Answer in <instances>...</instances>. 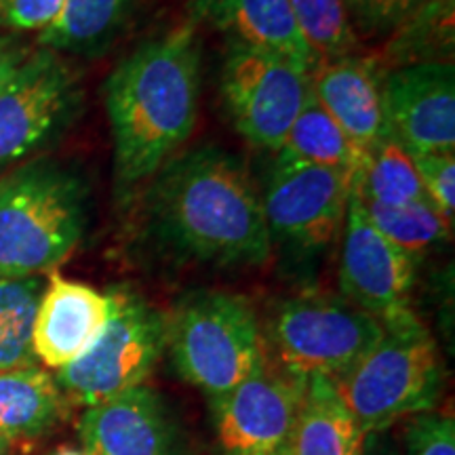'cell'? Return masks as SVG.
I'll use <instances>...</instances> for the list:
<instances>
[{
    "label": "cell",
    "mask_w": 455,
    "mask_h": 455,
    "mask_svg": "<svg viewBox=\"0 0 455 455\" xmlns=\"http://www.w3.org/2000/svg\"><path fill=\"white\" fill-rule=\"evenodd\" d=\"M110 321L55 382L68 405L95 407L140 388L167 348V316L131 289H114Z\"/></svg>",
    "instance_id": "obj_7"
},
{
    "label": "cell",
    "mask_w": 455,
    "mask_h": 455,
    "mask_svg": "<svg viewBox=\"0 0 455 455\" xmlns=\"http://www.w3.org/2000/svg\"><path fill=\"white\" fill-rule=\"evenodd\" d=\"M64 0H0V21L13 30H47L60 15Z\"/></svg>",
    "instance_id": "obj_30"
},
{
    "label": "cell",
    "mask_w": 455,
    "mask_h": 455,
    "mask_svg": "<svg viewBox=\"0 0 455 455\" xmlns=\"http://www.w3.org/2000/svg\"><path fill=\"white\" fill-rule=\"evenodd\" d=\"M158 171L148 192V213L164 243L207 264L268 259L272 236L264 204L241 158L207 146Z\"/></svg>",
    "instance_id": "obj_2"
},
{
    "label": "cell",
    "mask_w": 455,
    "mask_h": 455,
    "mask_svg": "<svg viewBox=\"0 0 455 455\" xmlns=\"http://www.w3.org/2000/svg\"><path fill=\"white\" fill-rule=\"evenodd\" d=\"M352 192L361 201L401 207L426 196L411 152L388 133L367 152L361 173L352 180Z\"/></svg>",
    "instance_id": "obj_23"
},
{
    "label": "cell",
    "mask_w": 455,
    "mask_h": 455,
    "mask_svg": "<svg viewBox=\"0 0 455 455\" xmlns=\"http://www.w3.org/2000/svg\"><path fill=\"white\" fill-rule=\"evenodd\" d=\"M114 308V291H98L51 270L34 318L36 361L55 371L70 365L98 339Z\"/></svg>",
    "instance_id": "obj_14"
},
{
    "label": "cell",
    "mask_w": 455,
    "mask_h": 455,
    "mask_svg": "<svg viewBox=\"0 0 455 455\" xmlns=\"http://www.w3.org/2000/svg\"><path fill=\"white\" fill-rule=\"evenodd\" d=\"M68 407L53 375L38 365L0 371V436L11 445L43 439Z\"/></svg>",
    "instance_id": "obj_18"
},
{
    "label": "cell",
    "mask_w": 455,
    "mask_h": 455,
    "mask_svg": "<svg viewBox=\"0 0 455 455\" xmlns=\"http://www.w3.org/2000/svg\"><path fill=\"white\" fill-rule=\"evenodd\" d=\"M133 9L135 0H64L38 44L55 53L101 55L127 28Z\"/></svg>",
    "instance_id": "obj_20"
},
{
    "label": "cell",
    "mask_w": 455,
    "mask_h": 455,
    "mask_svg": "<svg viewBox=\"0 0 455 455\" xmlns=\"http://www.w3.org/2000/svg\"><path fill=\"white\" fill-rule=\"evenodd\" d=\"M306 382L266 355L251 378L212 407L218 455H289Z\"/></svg>",
    "instance_id": "obj_11"
},
{
    "label": "cell",
    "mask_w": 455,
    "mask_h": 455,
    "mask_svg": "<svg viewBox=\"0 0 455 455\" xmlns=\"http://www.w3.org/2000/svg\"><path fill=\"white\" fill-rule=\"evenodd\" d=\"M355 32L365 36L396 34L432 0H341Z\"/></svg>",
    "instance_id": "obj_27"
},
{
    "label": "cell",
    "mask_w": 455,
    "mask_h": 455,
    "mask_svg": "<svg viewBox=\"0 0 455 455\" xmlns=\"http://www.w3.org/2000/svg\"><path fill=\"white\" fill-rule=\"evenodd\" d=\"M53 455H89L84 449H74V447H61L57 449Z\"/></svg>",
    "instance_id": "obj_33"
},
{
    "label": "cell",
    "mask_w": 455,
    "mask_h": 455,
    "mask_svg": "<svg viewBox=\"0 0 455 455\" xmlns=\"http://www.w3.org/2000/svg\"><path fill=\"white\" fill-rule=\"evenodd\" d=\"M195 13L241 44L315 70L316 61L289 7V0H196Z\"/></svg>",
    "instance_id": "obj_17"
},
{
    "label": "cell",
    "mask_w": 455,
    "mask_h": 455,
    "mask_svg": "<svg viewBox=\"0 0 455 455\" xmlns=\"http://www.w3.org/2000/svg\"><path fill=\"white\" fill-rule=\"evenodd\" d=\"M312 95L361 150L388 135L384 112V72L371 57L346 55L310 72Z\"/></svg>",
    "instance_id": "obj_16"
},
{
    "label": "cell",
    "mask_w": 455,
    "mask_h": 455,
    "mask_svg": "<svg viewBox=\"0 0 455 455\" xmlns=\"http://www.w3.org/2000/svg\"><path fill=\"white\" fill-rule=\"evenodd\" d=\"M89 190L76 171L47 158L0 180V276L55 270L81 243Z\"/></svg>",
    "instance_id": "obj_3"
},
{
    "label": "cell",
    "mask_w": 455,
    "mask_h": 455,
    "mask_svg": "<svg viewBox=\"0 0 455 455\" xmlns=\"http://www.w3.org/2000/svg\"><path fill=\"white\" fill-rule=\"evenodd\" d=\"M78 435L89 455H181L175 418L148 386L84 409Z\"/></svg>",
    "instance_id": "obj_15"
},
{
    "label": "cell",
    "mask_w": 455,
    "mask_h": 455,
    "mask_svg": "<svg viewBox=\"0 0 455 455\" xmlns=\"http://www.w3.org/2000/svg\"><path fill=\"white\" fill-rule=\"evenodd\" d=\"M221 95L238 133L278 152L312 98L310 72L283 57L232 44L221 70Z\"/></svg>",
    "instance_id": "obj_9"
},
{
    "label": "cell",
    "mask_w": 455,
    "mask_h": 455,
    "mask_svg": "<svg viewBox=\"0 0 455 455\" xmlns=\"http://www.w3.org/2000/svg\"><path fill=\"white\" fill-rule=\"evenodd\" d=\"M352 180L339 171L278 156L261 196L272 241L316 251L344 228Z\"/></svg>",
    "instance_id": "obj_10"
},
{
    "label": "cell",
    "mask_w": 455,
    "mask_h": 455,
    "mask_svg": "<svg viewBox=\"0 0 455 455\" xmlns=\"http://www.w3.org/2000/svg\"><path fill=\"white\" fill-rule=\"evenodd\" d=\"M361 455H403L395 445L390 436H386V430L382 432H369L365 445H363Z\"/></svg>",
    "instance_id": "obj_32"
},
{
    "label": "cell",
    "mask_w": 455,
    "mask_h": 455,
    "mask_svg": "<svg viewBox=\"0 0 455 455\" xmlns=\"http://www.w3.org/2000/svg\"><path fill=\"white\" fill-rule=\"evenodd\" d=\"M11 453H13V445H11L7 439L0 436V455H11Z\"/></svg>",
    "instance_id": "obj_34"
},
{
    "label": "cell",
    "mask_w": 455,
    "mask_h": 455,
    "mask_svg": "<svg viewBox=\"0 0 455 455\" xmlns=\"http://www.w3.org/2000/svg\"><path fill=\"white\" fill-rule=\"evenodd\" d=\"M356 195V192H355ZM367 218L382 235L415 259L435 244L445 243L451 235V221L445 220L428 196L401 207L361 201Z\"/></svg>",
    "instance_id": "obj_24"
},
{
    "label": "cell",
    "mask_w": 455,
    "mask_h": 455,
    "mask_svg": "<svg viewBox=\"0 0 455 455\" xmlns=\"http://www.w3.org/2000/svg\"><path fill=\"white\" fill-rule=\"evenodd\" d=\"M106 112L121 195L150 180L190 138L201 98V44L195 26L140 44L108 76Z\"/></svg>",
    "instance_id": "obj_1"
},
{
    "label": "cell",
    "mask_w": 455,
    "mask_h": 455,
    "mask_svg": "<svg viewBox=\"0 0 455 455\" xmlns=\"http://www.w3.org/2000/svg\"><path fill=\"white\" fill-rule=\"evenodd\" d=\"M405 455H455L453 418L441 411H422L405 418L403 426Z\"/></svg>",
    "instance_id": "obj_28"
},
{
    "label": "cell",
    "mask_w": 455,
    "mask_h": 455,
    "mask_svg": "<svg viewBox=\"0 0 455 455\" xmlns=\"http://www.w3.org/2000/svg\"><path fill=\"white\" fill-rule=\"evenodd\" d=\"M26 55L28 51L24 47H20V44L11 41V38L0 36V84L4 83V78L15 70V66L20 64Z\"/></svg>",
    "instance_id": "obj_31"
},
{
    "label": "cell",
    "mask_w": 455,
    "mask_h": 455,
    "mask_svg": "<svg viewBox=\"0 0 455 455\" xmlns=\"http://www.w3.org/2000/svg\"><path fill=\"white\" fill-rule=\"evenodd\" d=\"M44 284L43 275L0 276V371L38 365L32 333Z\"/></svg>",
    "instance_id": "obj_22"
},
{
    "label": "cell",
    "mask_w": 455,
    "mask_h": 455,
    "mask_svg": "<svg viewBox=\"0 0 455 455\" xmlns=\"http://www.w3.org/2000/svg\"><path fill=\"white\" fill-rule=\"evenodd\" d=\"M388 133L411 155L455 150V66L424 61L384 74Z\"/></svg>",
    "instance_id": "obj_13"
},
{
    "label": "cell",
    "mask_w": 455,
    "mask_h": 455,
    "mask_svg": "<svg viewBox=\"0 0 455 455\" xmlns=\"http://www.w3.org/2000/svg\"><path fill=\"white\" fill-rule=\"evenodd\" d=\"M367 435L335 390L333 379L306 382L289 455H361Z\"/></svg>",
    "instance_id": "obj_19"
},
{
    "label": "cell",
    "mask_w": 455,
    "mask_h": 455,
    "mask_svg": "<svg viewBox=\"0 0 455 455\" xmlns=\"http://www.w3.org/2000/svg\"><path fill=\"white\" fill-rule=\"evenodd\" d=\"M339 259L344 299L379 321L405 315L415 283V259L369 221L361 198L350 190Z\"/></svg>",
    "instance_id": "obj_12"
},
{
    "label": "cell",
    "mask_w": 455,
    "mask_h": 455,
    "mask_svg": "<svg viewBox=\"0 0 455 455\" xmlns=\"http://www.w3.org/2000/svg\"><path fill=\"white\" fill-rule=\"evenodd\" d=\"M167 348L178 373L212 407L251 378L266 358L253 306L228 291L188 295L167 318Z\"/></svg>",
    "instance_id": "obj_5"
},
{
    "label": "cell",
    "mask_w": 455,
    "mask_h": 455,
    "mask_svg": "<svg viewBox=\"0 0 455 455\" xmlns=\"http://www.w3.org/2000/svg\"><path fill=\"white\" fill-rule=\"evenodd\" d=\"M333 386L365 435L388 430L398 419L435 409L443 392L439 350L409 310L384 321L382 338Z\"/></svg>",
    "instance_id": "obj_4"
},
{
    "label": "cell",
    "mask_w": 455,
    "mask_h": 455,
    "mask_svg": "<svg viewBox=\"0 0 455 455\" xmlns=\"http://www.w3.org/2000/svg\"><path fill=\"white\" fill-rule=\"evenodd\" d=\"M384 323L344 298L306 293L283 301L268 321L266 355L299 382L338 379L382 338Z\"/></svg>",
    "instance_id": "obj_6"
},
{
    "label": "cell",
    "mask_w": 455,
    "mask_h": 455,
    "mask_svg": "<svg viewBox=\"0 0 455 455\" xmlns=\"http://www.w3.org/2000/svg\"><path fill=\"white\" fill-rule=\"evenodd\" d=\"M453 51V0H432L411 21L398 30L392 53L401 66L424 61H451Z\"/></svg>",
    "instance_id": "obj_26"
},
{
    "label": "cell",
    "mask_w": 455,
    "mask_h": 455,
    "mask_svg": "<svg viewBox=\"0 0 455 455\" xmlns=\"http://www.w3.org/2000/svg\"><path fill=\"white\" fill-rule=\"evenodd\" d=\"M426 196L453 224L455 212V156L453 152L411 155Z\"/></svg>",
    "instance_id": "obj_29"
},
{
    "label": "cell",
    "mask_w": 455,
    "mask_h": 455,
    "mask_svg": "<svg viewBox=\"0 0 455 455\" xmlns=\"http://www.w3.org/2000/svg\"><path fill=\"white\" fill-rule=\"evenodd\" d=\"M81 100L76 72L55 51L28 53L0 84V173L60 138Z\"/></svg>",
    "instance_id": "obj_8"
},
{
    "label": "cell",
    "mask_w": 455,
    "mask_h": 455,
    "mask_svg": "<svg viewBox=\"0 0 455 455\" xmlns=\"http://www.w3.org/2000/svg\"><path fill=\"white\" fill-rule=\"evenodd\" d=\"M281 158H291L327 167L355 180L367 161V152L352 141L339 124L323 110L315 95L301 108L281 150Z\"/></svg>",
    "instance_id": "obj_21"
},
{
    "label": "cell",
    "mask_w": 455,
    "mask_h": 455,
    "mask_svg": "<svg viewBox=\"0 0 455 455\" xmlns=\"http://www.w3.org/2000/svg\"><path fill=\"white\" fill-rule=\"evenodd\" d=\"M289 7L316 66L355 55L358 34L341 0H289Z\"/></svg>",
    "instance_id": "obj_25"
}]
</instances>
